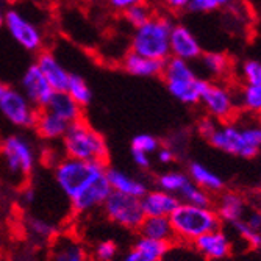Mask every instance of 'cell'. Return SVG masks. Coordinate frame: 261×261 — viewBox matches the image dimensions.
<instances>
[{
    "instance_id": "cell-15",
    "label": "cell",
    "mask_w": 261,
    "mask_h": 261,
    "mask_svg": "<svg viewBox=\"0 0 261 261\" xmlns=\"http://www.w3.org/2000/svg\"><path fill=\"white\" fill-rule=\"evenodd\" d=\"M191 246H193L194 252H197L200 256H203L205 259H210V261L224 259L231 253V240H230V236L221 228L199 236Z\"/></svg>"
},
{
    "instance_id": "cell-24",
    "label": "cell",
    "mask_w": 261,
    "mask_h": 261,
    "mask_svg": "<svg viewBox=\"0 0 261 261\" xmlns=\"http://www.w3.org/2000/svg\"><path fill=\"white\" fill-rule=\"evenodd\" d=\"M215 211L218 213L221 222H227L231 225L243 219L246 213V202L238 193L227 191L222 193L221 197L218 199Z\"/></svg>"
},
{
    "instance_id": "cell-31",
    "label": "cell",
    "mask_w": 261,
    "mask_h": 261,
    "mask_svg": "<svg viewBox=\"0 0 261 261\" xmlns=\"http://www.w3.org/2000/svg\"><path fill=\"white\" fill-rule=\"evenodd\" d=\"M124 16H125V20L130 23V25L136 29V27L142 25L144 22H147L153 14H152V10L144 2H139V4L127 8L124 11Z\"/></svg>"
},
{
    "instance_id": "cell-29",
    "label": "cell",
    "mask_w": 261,
    "mask_h": 261,
    "mask_svg": "<svg viewBox=\"0 0 261 261\" xmlns=\"http://www.w3.org/2000/svg\"><path fill=\"white\" fill-rule=\"evenodd\" d=\"M202 66L205 67V70L208 74L215 75V77H221L227 72L228 69V58L227 55H224L222 52H208V54H202Z\"/></svg>"
},
{
    "instance_id": "cell-7",
    "label": "cell",
    "mask_w": 261,
    "mask_h": 261,
    "mask_svg": "<svg viewBox=\"0 0 261 261\" xmlns=\"http://www.w3.org/2000/svg\"><path fill=\"white\" fill-rule=\"evenodd\" d=\"M0 156L7 171L14 177H29L36 164L32 142L19 135H8L0 141Z\"/></svg>"
},
{
    "instance_id": "cell-44",
    "label": "cell",
    "mask_w": 261,
    "mask_h": 261,
    "mask_svg": "<svg viewBox=\"0 0 261 261\" xmlns=\"http://www.w3.org/2000/svg\"><path fill=\"white\" fill-rule=\"evenodd\" d=\"M23 202H25L27 205H30V203H33L35 202V199H36V193H35V189H32V188H27L25 191H23Z\"/></svg>"
},
{
    "instance_id": "cell-16",
    "label": "cell",
    "mask_w": 261,
    "mask_h": 261,
    "mask_svg": "<svg viewBox=\"0 0 261 261\" xmlns=\"http://www.w3.org/2000/svg\"><path fill=\"white\" fill-rule=\"evenodd\" d=\"M172 244L139 236L133 246L122 255L121 261H160L169 253Z\"/></svg>"
},
{
    "instance_id": "cell-26",
    "label": "cell",
    "mask_w": 261,
    "mask_h": 261,
    "mask_svg": "<svg viewBox=\"0 0 261 261\" xmlns=\"http://www.w3.org/2000/svg\"><path fill=\"white\" fill-rule=\"evenodd\" d=\"M66 92L72 97L82 108L88 107L92 102V91L89 88V85L85 82V79H82L77 74H70L69 75V82H67V88Z\"/></svg>"
},
{
    "instance_id": "cell-33",
    "label": "cell",
    "mask_w": 261,
    "mask_h": 261,
    "mask_svg": "<svg viewBox=\"0 0 261 261\" xmlns=\"http://www.w3.org/2000/svg\"><path fill=\"white\" fill-rule=\"evenodd\" d=\"M132 150H139V152H144V153H155L161 146H160V141L156 136L149 135V133H139L136 136H133L132 139V144H130Z\"/></svg>"
},
{
    "instance_id": "cell-40",
    "label": "cell",
    "mask_w": 261,
    "mask_h": 261,
    "mask_svg": "<svg viewBox=\"0 0 261 261\" xmlns=\"http://www.w3.org/2000/svg\"><path fill=\"white\" fill-rule=\"evenodd\" d=\"M156 156L161 164H171L175 161V152L171 147H160L156 150Z\"/></svg>"
},
{
    "instance_id": "cell-12",
    "label": "cell",
    "mask_w": 261,
    "mask_h": 261,
    "mask_svg": "<svg viewBox=\"0 0 261 261\" xmlns=\"http://www.w3.org/2000/svg\"><path fill=\"white\" fill-rule=\"evenodd\" d=\"M22 92L38 110L45 108V105L49 103V100L54 96V88L50 83L47 82V79L42 75L41 69L35 64L29 66L27 70L22 75Z\"/></svg>"
},
{
    "instance_id": "cell-14",
    "label": "cell",
    "mask_w": 261,
    "mask_h": 261,
    "mask_svg": "<svg viewBox=\"0 0 261 261\" xmlns=\"http://www.w3.org/2000/svg\"><path fill=\"white\" fill-rule=\"evenodd\" d=\"M169 50L171 57L185 60L191 63L202 57V45L196 35L185 25L174 23L169 36Z\"/></svg>"
},
{
    "instance_id": "cell-17",
    "label": "cell",
    "mask_w": 261,
    "mask_h": 261,
    "mask_svg": "<svg viewBox=\"0 0 261 261\" xmlns=\"http://www.w3.org/2000/svg\"><path fill=\"white\" fill-rule=\"evenodd\" d=\"M141 206L144 216H164L169 218L171 213L181 202L178 196L166 193L163 189H147V193L141 199Z\"/></svg>"
},
{
    "instance_id": "cell-37",
    "label": "cell",
    "mask_w": 261,
    "mask_h": 261,
    "mask_svg": "<svg viewBox=\"0 0 261 261\" xmlns=\"http://www.w3.org/2000/svg\"><path fill=\"white\" fill-rule=\"evenodd\" d=\"M243 77L247 85L261 83V61L247 60L243 64Z\"/></svg>"
},
{
    "instance_id": "cell-9",
    "label": "cell",
    "mask_w": 261,
    "mask_h": 261,
    "mask_svg": "<svg viewBox=\"0 0 261 261\" xmlns=\"http://www.w3.org/2000/svg\"><path fill=\"white\" fill-rule=\"evenodd\" d=\"M0 113L8 122L20 128H32L36 124L39 110L23 96V92L7 86L0 96Z\"/></svg>"
},
{
    "instance_id": "cell-10",
    "label": "cell",
    "mask_w": 261,
    "mask_h": 261,
    "mask_svg": "<svg viewBox=\"0 0 261 261\" xmlns=\"http://www.w3.org/2000/svg\"><path fill=\"white\" fill-rule=\"evenodd\" d=\"M4 25L22 49L27 52H39L42 49V35L39 29L17 10H8L4 14Z\"/></svg>"
},
{
    "instance_id": "cell-30",
    "label": "cell",
    "mask_w": 261,
    "mask_h": 261,
    "mask_svg": "<svg viewBox=\"0 0 261 261\" xmlns=\"http://www.w3.org/2000/svg\"><path fill=\"white\" fill-rule=\"evenodd\" d=\"M241 103L252 113H261V83L246 85L241 94Z\"/></svg>"
},
{
    "instance_id": "cell-5",
    "label": "cell",
    "mask_w": 261,
    "mask_h": 261,
    "mask_svg": "<svg viewBox=\"0 0 261 261\" xmlns=\"http://www.w3.org/2000/svg\"><path fill=\"white\" fill-rule=\"evenodd\" d=\"M174 22L166 16H152L136 27L132 36V52L146 58L166 61L171 57L169 36Z\"/></svg>"
},
{
    "instance_id": "cell-13",
    "label": "cell",
    "mask_w": 261,
    "mask_h": 261,
    "mask_svg": "<svg viewBox=\"0 0 261 261\" xmlns=\"http://www.w3.org/2000/svg\"><path fill=\"white\" fill-rule=\"evenodd\" d=\"M200 103L205 107L208 114L213 119L227 121L234 111V99L230 89L218 83H208L202 97Z\"/></svg>"
},
{
    "instance_id": "cell-11",
    "label": "cell",
    "mask_w": 261,
    "mask_h": 261,
    "mask_svg": "<svg viewBox=\"0 0 261 261\" xmlns=\"http://www.w3.org/2000/svg\"><path fill=\"white\" fill-rule=\"evenodd\" d=\"M47 261H89V250L77 236L60 233L50 240Z\"/></svg>"
},
{
    "instance_id": "cell-20",
    "label": "cell",
    "mask_w": 261,
    "mask_h": 261,
    "mask_svg": "<svg viewBox=\"0 0 261 261\" xmlns=\"http://www.w3.org/2000/svg\"><path fill=\"white\" fill-rule=\"evenodd\" d=\"M136 231L139 236H144V238H149V240L175 244V236H174L169 218L144 216V219H142V222Z\"/></svg>"
},
{
    "instance_id": "cell-46",
    "label": "cell",
    "mask_w": 261,
    "mask_h": 261,
    "mask_svg": "<svg viewBox=\"0 0 261 261\" xmlns=\"http://www.w3.org/2000/svg\"><path fill=\"white\" fill-rule=\"evenodd\" d=\"M2 25H4V14L0 13V29H2Z\"/></svg>"
},
{
    "instance_id": "cell-8",
    "label": "cell",
    "mask_w": 261,
    "mask_h": 261,
    "mask_svg": "<svg viewBox=\"0 0 261 261\" xmlns=\"http://www.w3.org/2000/svg\"><path fill=\"white\" fill-rule=\"evenodd\" d=\"M105 218L122 228L136 231L144 219V211L141 206V200L133 196L121 194L111 191L102 205Z\"/></svg>"
},
{
    "instance_id": "cell-18",
    "label": "cell",
    "mask_w": 261,
    "mask_h": 261,
    "mask_svg": "<svg viewBox=\"0 0 261 261\" xmlns=\"http://www.w3.org/2000/svg\"><path fill=\"white\" fill-rule=\"evenodd\" d=\"M36 66L41 69L42 75L50 83L54 91H66L70 74L52 52L49 50L39 52L36 58Z\"/></svg>"
},
{
    "instance_id": "cell-41",
    "label": "cell",
    "mask_w": 261,
    "mask_h": 261,
    "mask_svg": "<svg viewBox=\"0 0 261 261\" xmlns=\"http://www.w3.org/2000/svg\"><path fill=\"white\" fill-rule=\"evenodd\" d=\"M139 2H142V0H108V4L117 11H125L127 8H130Z\"/></svg>"
},
{
    "instance_id": "cell-42",
    "label": "cell",
    "mask_w": 261,
    "mask_h": 261,
    "mask_svg": "<svg viewBox=\"0 0 261 261\" xmlns=\"http://www.w3.org/2000/svg\"><path fill=\"white\" fill-rule=\"evenodd\" d=\"M163 2L166 4V7L174 10V11H183V10L189 8L191 0H163Z\"/></svg>"
},
{
    "instance_id": "cell-22",
    "label": "cell",
    "mask_w": 261,
    "mask_h": 261,
    "mask_svg": "<svg viewBox=\"0 0 261 261\" xmlns=\"http://www.w3.org/2000/svg\"><path fill=\"white\" fill-rule=\"evenodd\" d=\"M45 110L60 116L69 124L83 119V108L66 91H55L49 103L45 105Z\"/></svg>"
},
{
    "instance_id": "cell-38",
    "label": "cell",
    "mask_w": 261,
    "mask_h": 261,
    "mask_svg": "<svg viewBox=\"0 0 261 261\" xmlns=\"http://www.w3.org/2000/svg\"><path fill=\"white\" fill-rule=\"evenodd\" d=\"M218 128V124L215 122L213 117H208V119H202L197 125V132L202 138L210 139V136L215 133V130Z\"/></svg>"
},
{
    "instance_id": "cell-1",
    "label": "cell",
    "mask_w": 261,
    "mask_h": 261,
    "mask_svg": "<svg viewBox=\"0 0 261 261\" xmlns=\"http://www.w3.org/2000/svg\"><path fill=\"white\" fill-rule=\"evenodd\" d=\"M54 177L58 188L79 215L102 208L113 191L107 178L105 163L63 158L55 164Z\"/></svg>"
},
{
    "instance_id": "cell-4",
    "label": "cell",
    "mask_w": 261,
    "mask_h": 261,
    "mask_svg": "<svg viewBox=\"0 0 261 261\" xmlns=\"http://www.w3.org/2000/svg\"><path fill=\"white\" fill-rule=\"evenodd\" d=\"M163 79L169 94L185 105L200 103V97L208 85L206 80L199 79L191 63L169 57L164 61Z\"/></svg>"
},
{
    "instance_id": "cell-19",
    "label": "cell",
    "mask_w": 261,
    "mask_h": 261,
    "mask_svg": "<svg viewBox=\"0 0 261 261\" xmlns=\"http://www.w3.org/2000/svg\"><path fill=\"white\" fill-rule=\"evenodd\" d=\"M107 178H108V183L113 191L127 194V196H133L138 199L144 196L149 189L147 185L142 180L133 178L130 174H127L121 169H116V168H107Z\"/></svg>"
},
{
    "instance_id": "cell-21",
    "label": "cell",
    "mask_w": 261,
    "mask_h": 261,
    "mask_svg": "<svg viewBox=\"0 0 261 261\" xmlns=\"http://www.w3.org/2000/svg\"><path fill=\"white\" fill-rule=\"evenodd\" d=\"M122 67L125 72L135 77H142V79H150V77H158L163 74L164 61L160 60H152L146 58L142 55H138L135 52H130L125 55L122 61Z\"/></svg>"
},
{
    "instance_id": "cell-27",
    "label": "cell",
    "mask_w": 261,
    "mask_h": 261,
    "mask_svg": "<svg viewBox=\"0 0 261 261\" xmlns=\"http://www.w3.org/2000/svg\"><path fill=\"white\" fill-rule=\"evenodd\" d=\"M188 181H189L188 174H185L181 171H168V172H163L156 177L158 189H163V191L175 194V196H178L181 193V189L186 186Z\"/></svg>"
},
{
    "instance_id": "cell-39",
    "label": "cell",
    "mask_w": 261,
    "mask_h": 261,
    "mask_svg": "<svg viewBox=\"0 0 261 261\" xmlns=\"http://www.w3.org/2000/svg\"><path fill=\"white\" fill-rule=\"evenodd\" d=\"M132 158L133 163L138 166L139 169H149L150 168V155L144 153V152H139V150H132Z\"/></svg>"
},
{
    "instance_id": "cell-3",
    "label": "cell",
    "mask_w": 261,
    "mask_h": 261,
    "mask_svg": "<svg viewBox=\"0 0 261 261\" xmlns=\"http://www.w3.org/2000/svg\"><path fill=\"white\" fill-rule=\"evenodd\" d=\"M61 139L66 156L69 158L94 163L108 161L110 152L105 138L96 128H92L85 119L70 124Z\"/></svg>"
},
{
    "instance_id": "cell-23",
    "label": "cell",
    "mask_w": 261,
    "mask_h": 261,
    "mask_svg": "<svg viewBox=\"0 0 261 261\" xmlns=\"http://www.w3.org/2000/svg\"><path fill=\"white\" fill-rule=\"evenodd\" d=\"M69 125L70 124L66 122L64 119H61L60 116L54 114L49 110L42 108L38 113L35 128H36V133L42 139H45V141H57V139H61L64 136V133L67 132Z\"/></svg>"
},
{
    "instance_id": "cell-32",
    "label": "cell",
    "mask_w": 261,
    "mask_h": 261,
    "mask_svg": "<svg viewBox=\"0 0 261 261\" xmlns=\"http://www.w3.org/2000/svg\"><path fill=\"white\" fill-rule=\"evenodd\" d=\"M27 228L30 230V233L35 238H41V240H52L57 234L55 225L41 218H30L27 221Z\"/></svg>"
},
{
    "instance_id": "cell-34",
    "label": "cell",
    "mask_w": 261,
    "mask_h": 261,
    "mask_svg": "<svg viewBox=\"0 0 261 261\" xmlns=\"http://www.w3.org/2000/svg\"><path fill=\"white\" fill-rule=\"evenodd\" d=\"M231 225H233V228L236 230V233L240 234V238H241L249 247H253V249L261 247V231L250 228V227H249L246 222H243V221H238V222H234V224H231Z\"/></svg>"
},
{
    "instance_id": "cell-2",
    "label": "cell",
    "mask_w": 261,
    "mask_h": 261,
    "mask_svg": "<svg viewBox=\"0 0 261 261\" xmlns=\"http://www.w3.org/2000/svg\"><path fill=\"white\" fill-rule=\"evenodd\" d=\"M175 243L193 244L199 236L221 228V219L213 206L180 202L169 215Z\"/></svg>"
},
{
    "instance_id": "cell-43",
    "label": "cell",
    "mask_w": 261,
    "mask_h": 261,
    "mask_svg": "<svg viewBox=\"0 0 261 261\" xmlns=\"http://www.w3.org/2000/svg\"><path fill=\"white\" fill-rule=\"evenodd\" d=\"M246 224H247L250 228L261 231V213H259V211H253L252 215H249Z\"/></svg>"
},
{
    "instance_id": "cell-36",
    "label": "cell",
    "mask_w": 261,
    "mask_h": 261,
    "mask_svg": "<svg viewBox=\"0 0 261 261\" xmlns=\"http://www.w3.org/2000/svg\"><path fill=\"white\" fill-rule=\"evenodd\" d=\"M231 0H191L189 8L194 13H213L222 7H227Z\"/></svg>"
},
{
    "instance_id": "cell-6",
    "label": "cell",
    "mask_w": 261,
    "mask_h": 261,
    "mask_svg": "<svg viewBox=\"0 0 261 261\" xmlns=\"http://www.w3.org/2000/svg\"><path fill=\"white\" fill-rule=\"evenodd\" d=\"M208 141L213 147L224 153L252 158L261 149V127L250 125L241 128L234 124H222L218 125Z\"/></svg>"
},
{
    "instance_id": "cell-28",
    "label": "cell",
    "mask_w": 261,
    "mask_h": 261,
    "mask_svg": "<svg viewBox=\"0 0 261 261\" xmlns=\"http://www.w3.org/2000/svg\"><path fill=\"white\" fill-rule=\"evenodd\" d=\"M178 199L193 205H200V206H213V199L211 194L205 189L199 188L197 185H194L191 180L186 183V186L181 189V193L178 194Z\"/></svg>"
},
{
    "instance_id": "cell-45",
    "label": "cell",
    "mask_w": 261,
    "mask_h": 261,
    "mask_svg": "<svg viewBox=\"0 0 261 261\" xmlns=\"http://www.w3.org/2000/svg\"><path fill=\"white\" fill-rule=\"evenodd\" d=\"M160 261H180V259H177V258H174L172 256V253H171V250H169V253L168 255H166L163 259H160Z\"/></svg>"
},
{
    "instance_id": "cell-25",
    "label": "cell",
    "mask_w": 261,
    "mask_h": 261,
    "mask_svg": "<svg viewBox=\"0 0 261 261\" xmlns=\"http://www.w3.org/2000/svg\"><path fill=\"white\" fill-rule=\"evenodd\" d=\"M188 177L194 185H197L199 188L205 189L210 194L211 193H219L224 189V180L221 178V175H218L215 171L208 169L206 166H203L202 163H191L188 166Z\"/></svg>"
},
{
    "instance_id": "cell-35",
    "label": "cell",
    "mask_w": 261,
    "mask_h": 261,
    "mask_svg": "<svg viewBox=\"0 0 261 261\" xmlns=\"http://www.w3.org/2000/svg\"><path fill=\"white\" fill-rule=\"evenodd\" d=\"M117 252H119L117 244L111 240H105V241H99L92 247V258L96 261H114Z\"/></svg>"
}]
</instances>
